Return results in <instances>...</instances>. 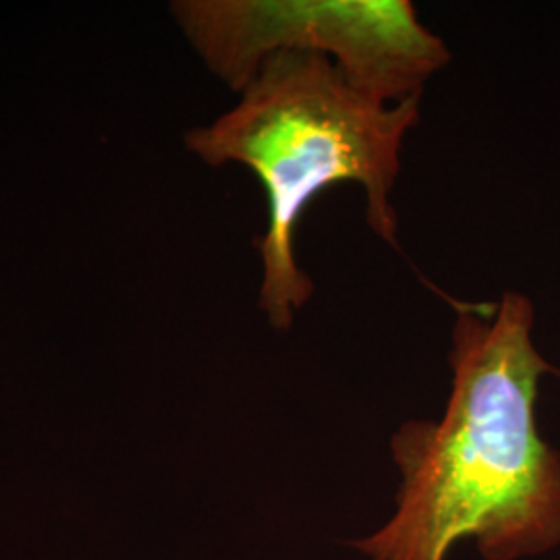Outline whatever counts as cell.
Wrapping results in <instances>:
<instances>
[{"label":"cell","mask_w":560,"mask_h":560,"mask_svg":"<svg viewBox=\"0 0 560 560\" xmlns=\"http://www.w3.org/2000/svg\"><path fill=\"white\" fill-rule=\"evenodd\" d=\"M206 67L243 92L277 55L337 65L374 101L421 96L453 60L411 0H180L171 7Z\"/></svg>","instance_id":"obj_3"},{"label":"cell","mask_w":560,"mask_h":560,"mask_svg":"<svg viewBox=\"0 0 560 560\" xmlns=\"http://www.w3.org/2000/svg\"><path fill=\"white\" fill-rule=\"evenodd\" d=\"M448 303L444 413L405 421L393 434L395 513L351 548L368 560H446L469 538L483 560L540 557L560 546V455L541 439L538 395L560 372L536 347L527 295Z\"/></svg>","instance_id":"obj_1"},{"label":"cell","mask_w":560,"mask_h":560,"mask_svg":"<svg viewBox=\"0 0 560 560\" xmlns=\"http://www.w3.org/2000/svg\"><path fill=\"white\" fill-rule=\"evenodd\" d=\"M420 115L421 96L374 101L324 57L277 55L229 113L185 136L206 164L237 162L260 179L268 201V229L258 241L260 310L272 328L289 330L314 295V280L295 258V233L312 201L330 187L358 183L368 226L399 249L390 198Z\"/></svg>","instance_id":"obj_2"}]
</instances>
